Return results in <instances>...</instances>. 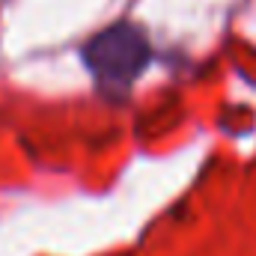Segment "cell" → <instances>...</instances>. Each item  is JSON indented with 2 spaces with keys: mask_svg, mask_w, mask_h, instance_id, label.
Wrapping results in <instances>:
<instances>
[{
  "mask_svg": "<svg viewBox=\"0 0 256 256\" xmlns=\"http://www.w3.org/2000/svg\"><path fill=\"white\" fill-rule=\"evenodd\" d=\"M84 60L90 72L98 78V84L110 90H122L146 68L149 42L134 24H114L86 42Z\"/></svg>",
  "mask_w": 256,
  "mask_h": 256,
  "instance_id": "obj_1",
  "label": "cell"
}]
</instances>
